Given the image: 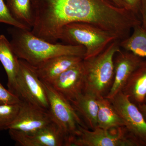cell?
<instances>
[{"instance_id": "obj_1", "label": "cell", "mask_w": 146, "mask_h": 146, "mask_svg": "<svg viewBox=\"0 0 146 146\" xmlns=\"http://www.w3.org/2000/svg\"><path fill=\"white\" fill-rule=\"evenodd\" d=\"M33 17V34L55 43L61 29L75 22L92 24L107 29L116 13L110 0H31Z\"/></svg>"}, {"instance_id": "obj_2", "label": "cell", "mask_w": 146, "mask_h": 146, "mask_svg": "<svg viewBox=\"0 0 146 146\" xmlns=\"http://www.w3.org/2000/svg\"><path fill=\"white\" fill-rule=\"evenodd\" d=\"M9 31L11 35V44L18 58L35 67L58 56H76L84 58L86 53L82 46L50 43L27 29L13 27Z\"/></svg>"}, {"instance_id": "obj_3", "label": "cell", "mask_w": 146, "mask_h": 146, "mask_svg": "<svg viewBox=\"0 0 146 146\" xmlns=\"http://www.w3.org/2000/svg\"><path fill=\"white\" fill-rule=\"evenodd\" d=\"M121 50L119 41H113L99 54L83 59L84 86L83 92L95 94L97 97L104 96L109 91L114 76V58Z\"/></svg>"}, {"instance_id": "obj_4", "label": "cell", "mask_w": 146, "mask_h": 146, "mask_svg": "<svg viewBox=\"0 0 146 146\" xmlns=\"http://www.w3.org/2000/svg\"><path fill=\"white\" fill-rule=\"evenodd\" d=\"M59 40L68 44L84 47L86 53L84 59H87L99 54L118 39L115 35L92 24L75 22L63 27Z\"/></svg>"}, {"instance_id": "obj_5", "label": "cell", "mask_w": 146, "mask_h": 146, "mask_svg": "<svg viewBox=\"0 0 146 146\" xmlns=\"http://www.w3.org/2000/svg\"><path fill=\"white\" fill-rule=\"evenodd\" d=\"M44 83L48 101V112L53 121L66 136L67 143L68 139L76 136L80 127H88L70 102L50 84Z\"/></svg>"}, {"instance_id": "obj_6", "label": "cell", "mask_w": 146, "mask_h": 146, "mask_svg": "<svg viewBox=\"0 0 146 146\" xmlns=\"http://www.w3.org/2000/svg\"><path fill=\"white\" fill-rule=\"evenodd\" d=\"M66 146H141L124 127L110 129L99 127L90 130L80 127L76 136L68 139Z\"/></svg>"}, {"instance_id": "obj_7", "label": "cell", "mask_w": 146, "mask_h": 146, "mask_svg": "<svg viewBox=\"0 0 146 146\" xmlns=\"http://www.w3.org/2000/svg\"><path fill=\"white\" fill-rule=\"evenodd\" d=\"M16 86V96L21 101L48 111V101L44 82L38 77L35 67L22 59H20Z\"/></svg>"}, {"instance_id": "obj_8", "label": "cell", "mask_w": 146, "mask_h": 146, "mask_svg": "<svg viewBox=\"0 0 146 146\" xmlns=\"http://www.w3.org/2000/svg\"><path fill=\"white\" fill-rule=\"evenodd\" d=\"M110 100L128 132L141 146H146V121L138 106L122 91Z\"/></svg>"}, {"instance_id": "obj_9", "label": "cell", "mask_w": 146, "mask_h": 146, "mask_svg": "<svg viewBox=\"0 0 146 146\" xmlns=\"http://www.w3.org/2000/svg\"><path fill=\"white\" fill-rule=\"evenodd\" d=\"M53 121L48 111L21 101L17 117L9 129L31 133L40 130Z\"/></svg>"}, {"instance_id": "obj_10", "label": "cell", "mask_w": 146, "mask_h": 146, "mask_svg": "<svg viewBox=\"0 0 146 146\" xmlns=\"http://www.w3.org/2000/svg\"><path fill=\"white\" fill-rule=\"evenodd\" d=\"M9 133L19 146H66V136L54 122L34 133H23L9 129Z\"/></svg>"}, {"instance_id": "obj_11", "label": "cell", "mask_w": 146, "mask_h": 146, "mask_svg": "<svg viewBox=\"0 0 146 146\" xmlns=\"http://www.w3.org/2000/svg\"><path fill=\"white\" fill-rule=\"evenodd\" d=\"M144 59L131 52L121 49L116 53L114 58L113 82L104 97L110 100L122 91L130 76Z\"/></svg>"}, {"instance_id": "obj_12", "label": "cell", "mask_w": 146, "mask_h": 146, "mask_svg": "<svg viewBox=\"0 0 146 146\" xmlns=\"http://www.w3.org/2000/svg\"><path fill=\"white\" fill-rule=\"evenodd\" d=\"M49 84L70 102L75 99L84 89L83 60L63 72Z\"/></svg>"}, {"instance_id": "obj_13", "label": "cell", "mask_w": 146, "mask_h": 146, "mask_svg": "<svg viewBox=\"0 0 146 146\" xmlns=\"http://www.w3.org/2000/svg\"><path fill=\"white\" fill-rule=\"evenodd\" d=\"M83 59L76 56H58L34 67L40 79L43 82L51 84L62 73Z\"/></svg>"}, {"instance_id": "obj_14", "label": "cell", "mask_w": 146, "mask_h": 146, "mask_svg": "<svg viewBox=\"0 0 146 146\" xmlns=\"http://www.w3.org/2000/svg\"><path fill=\"white\" fill-rule=\"evenodd\" d=\"M0 61L7 75L8 89L16 95V78L20 68V59L14 52L10 42L3 35H0Z\"/></svg>"}, {"instance_id": "obj_15", "label": "cell", "mask_w": 146, "mask_h": 146, "mask_svg": "<svg viewBox=\"0 0 146 146\" xmlns=\"http://www.w3.org/2000/svg\"><path fill=\"white\" fill-rule=\"evenodd\" d=\"M136 105L145 102L146 97V59L132 73L122 91Z\"/></svg>"}, {"instance_id": "obj_16", "label": "cell", "mask_w": 146, "mask_h": 146, "mask_svg": "<svg viewBox=\"0 0 146 146\" xmlns=\"http://www.w3.org/2000/svg\"><path fill=\"white\" fill-rule=\"evenodd\" d=\"M70 102L79 115L83 118L87 127L91 130L97 127L99 107L98 97L96 95L89 92H83Z\"/></svg>"}, {"instance_id": "obj_17", "label": "cell", "mask_w": 146, "mask_h": 146, "mask_svg": "<svg viewBox=\"0 0 146 146\" xmlns=\"http://www.w3.org/2000/svg\"><path fill=\"white\" fill-rule=\"evenodd\" d=\"M98 102L99 109L97 127L105 129L124 127L122 120L110 100L104 96L98 97Z\"/></svg>"}, {"instance_id": "obj_18", "label": "cell", "mask_w": 146, "mask_h": 146, "mask_svg": "<svg viewBox=\"0 0 146 146\" xmlns=\"http://www.w3.org/2000/svg\"><path fill=\"white\" fill-rule=\"evenodd\" d=\"M119 46L121 49L143 58H146V29L141 25L136 26L129 36L119 41Z\"/></svg>"}, {"instance_id": "obj_19", "label": "cell", "mask_w": 146, "mask_h": 146, "mask_svg": "<svg viewBox=\"0 0 146 146\" xmlns=\"http://www.w3.org/2000/svg\"><path fill=\"white\" fill-rule=\"evenodd\" d=\"M6 1L13 18L31 30L33 25L31 0H6Z\"/></svg>"}, {"instance_id": "obj_20", "label": "cell", "mask_w": 146, "mask_h": 146, "mask_svg": "<svg viewBox=\"0 0 146 146\" xmlns=\"http://www.w3.org/2000/svg\"><path fill=\"white\" fill-rule=\"evenodd\" d=\"M20 103L0 104V131L9 129L18 115Z\"/></svg>"}, {"instance_id": "obj_21", "label": "cell", "mask_w": 146, "mask_h": 146, "mask_svg": "<svg viewBox=\"0 0 146 146\" xmlns=\"http://www.w3.org/2000/svg\"><path fill=\"white\" fill-rule=\"evenodd\" d=\"M0 23L8 24L16 27L29 30L13 18L4 0H0Z\"/></svg>"}, {"instance_id": "obj_22", "label": "cell", "mask_w": 146, "mask_h": 146, "mask_svg": "<svg viewBox=\"0 0 146 146\" xmlns=\"http://www.w3.org/2000/svg\"><path fill=\"white\" fill-rule=\"evenodd\" d=\"M21 102L18 96L5 88L0 82V104H15Z\"/></svg>"}, {"instance_id": "obj_23", "label": "cell", "mask_w": 146, "mask_h": 146, "mask_svg": "<svg viewBox=\"0 0 146 146\" xmlns=\"http://www.w3.org/2000/svg\"><path fill=\"white\" fill-rule=\"evenodd\" d=\"M129 10L138 15L139 17V9L142 0H122Z\"/></svg>"}, {"instance_id": "obj_24", "label": "cell", "mask_w": 146, "mask_h": 146, "mask_svg": "<svg viewBox=\"0 0 146 146\" xmlns=\"http://www.w3.org/2000/svg\"><path fill=\"white\" fill-rule=\"evenodd\" d=\"M139 16L141 26L146 29V0H142L139 9Z\"/></svg>"}, {"instance_id": "obj_25", "label": "cell", "mask_w": 146, "mask_h": 146, "mask_svg": "<svg viewBox=\"0 0 146 146\" xmlns=\"http://www.w3.org/2000/svg\"><path fill=\"white\" fill-rule=\"evenodd\" d=\"M110 1L117 6L121 8H125L128 9L125 4L122 0H110Z\"/></svg>"}, {"instance_id": "obj_26", "label": "cell", "mask_w": 146, "mask_h": 146, "mask_svg": "<svg viewBox=\"0 0 146 146\" xmlns=\"http://www.w3.org/2000/svg\"><path fill=\"white\" fill-rule=\"evenodd\" d=\"M140 111L143 115L146 121V104L143 103L137 105Z\"/></svg>"}, {"instance_id": "obj_27", "label": "cell", "mask_w": 146, "mask_h": 146, "mask_svg": "<svg viewBox=\"0 0 146 146\" xmlns=\"http://www.w3.org/2000/svg\"><path fill=\"white\" fill-rule=\"evenodd\" d=\"M144 103L146 104V97L145 100V102H144Z\"/></svg>"}]
</instances>
